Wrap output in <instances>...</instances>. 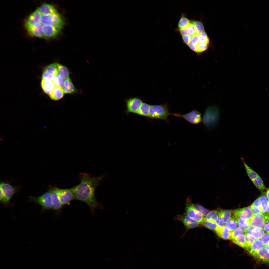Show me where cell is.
I'll return each mask as SVG.
<instances>
[{
	"mask_svg": "<svg viewBox=\"0 0 269 269\" xmlns=\"http://www.w3.org/2000/svg\"><path fill=\"white\" fill-rule=\"evenodd\" d=\"M79 178L80 183L71 188L75 199L86 203L93 212L99 205L95 197V192L102 177H92L88 173H81L80 174Z\"/></svg>",
	"mask_w": 269,
	"mask_h": 269,
	"instance_id": "cell-1",
	"label": "cell"
},
{
	"mask_svg": "<svg viewBox=\"0 0 269 269\" xmlns=\"http://www.w3.org/2000/svg\"><path fill=\"white\" fill-rule=\"evenodd\" d=\"M219 110L217 107L210 106L208 107L202 119L206 127L209 128L216 126L219 121Z\"/></svg>",
	"mask_w": 269,
	"mask_h": 269,
	"instance_id": "cell-2",
	"label": "cell"
},
{
	"mask_svg": "<svg viewBox=\"0 0 269 269\" xmlns=\"http://www.w3.org/2000/svg\"><path fill=\"white\" fill-rule=\"evenodd\" d=\"M170 113L165 104L150 106L148 117L151 118L167 120Z\"/></svg>",
	"mask_w": 269,
	"mask_h": 269,
	"instance_id": "cell-3",
	"label": "cell"
},
{
	"mask_svg": "<svg viewBox=\"0 0 269 269\" xmlns=\"http://www.w3.org/2000/svg\"><path fill=\"white\" fill-rule=\"evenodd\" d=\"M186 201L184 213L191 218L201 223L204 220V216L195 208L189 196L187 197Z\"/></svg>",
	"mask_w": 269,
	"mask_h": 269,
	"instance_id": "cell-4",
	"label": "cell"
},
{
	"mask_svg": "<svg viewBox=\"0 0 269 269\" xmlns=\"http://www.w3.org/2000/svg\"><path fill=\"white\" fill-rule=\"evenodd\" d=\"M40 22L43 25L48 24L62 28L64 24L62 18L57 12L49 15L42 14Z\"/></svg>",
	"mask_w": 269,
	"mask_h": 269,
	"instance_id": "cell-5",
	"label": "cell"
},
{
	"mask_svg": "<svg viewBox=\"0 0 269 269\" xmlns=\"http://www.w3.org/2000/svg\"><path fill=\"white\" fill-rule=\"evenodd\" d=\"M30 199L40 205L42 208V211L52 208L51 195L49 191L38 197H30Z\"/></svg>",
	"mask_w": 269,
	"mask_h": 269,
	"instance_id": "cell-6",
	"label": "cell"
},
{
	"mask_svg": "<svg viewBox=\"0 0 269 269\" xmlns=\"http://www.w3.org/2000/svg\"><path fill=\"white\" fill-rule=\"evenodd\" d=\"M174 219L181 222L183 224L186 229L185 233L189 229L199 226L200 224L190 218L184 213L176 215Z\"/></svg>",
	"mask_w": 269,
	"mask_h": 269,
	"instance_id": "cell-7",
	"label": "cell"
},
{
	"mask_svg": "<svg viewBox=\"0 0 269 269\" xmlns=\"http://www.w3.org/2000/svg\"><path fill=\"white\" fill-rule=\"evenodd\" d=\"M170 114L176 116L182 117L192 124H198L202 121L201 113L196 110H193L183 115L178 113H170Z\"/></svg>",
	"mask_w": 269,
	"mask_h": 269,
	"instance_id": "cell-8",
	"label": "cell"
},
{
	"mask_svg": "<svg viewBox=\"0 0 269 269\" xmlns=\"http://www.w3.org/2000/svg\"><path fill=\"white\" fill-rule=\"evenodd\" d=\"M58 195L59 200L63 205L66 204L75 199L74 195L71 188L66 189L59 188Z\"/></svg>",
	"mask_w": 269,
	"mask_h": 269,
	"instance_id": "cell-9",
	"label": "cell"
},
{
	"mask_svg": "<svg viewBox=\"0 0 269 269\" xmlns=\"http://www.w3.org/2000/svg\"><path fill=\"white\" fill-rule=\"evenodd\" d=\"M0 188L2 190L4 195L3 203H8L12 197L15 193L16 189L10 184L5 182L0 183Z\"/></svg>",
	"mask_w": 269,
	"mask_h": 269,
	"instance_id": "cell-10",
	"label": "cell"
},
{
	"mask_svg": "<svg viewBox=\"0 0 269 269\" xmlns=\"http://www.w3.org/2000/svg\"><path fill=\"white\" fill-rule=\"evenodd\" d=\"M232 212L235 218L244 220H250L253 215L249 206L232 210Z\"/></svg>",
	"mask_w": 269,
	"mask_h": 269,
	"instance_id": "cell-11",
	"label": "cell"
},
{
	"mask_svg": "<svg viewBox=\"0 0 269 269\" xmlns=\"http://www.w3.org/2000/svg\"><path fill=\"white\" fill-rule=\"evenodd\" d=\"M59 188L56 186H50L48 191L51 195L52 208L54 210H60L62 205L61 204L58 197V191Z\"/></svg>",
	"mask_w": 269,
	"mask_h": 269,
	"instance_id": "cell-12",
	"label": "cell"
},
{
	"mask_svg": "<svg viewBox=\"0 0 269 269\" xmlns=\"http://www.w3.org/2000/svg\"><path fill=\"white\" fill-rule=\"evenodd\" d=\"M126 102L128 111L136 114L143 103L141 99L137 97L128 99L126 100Z\"/></svg>",
	"mask_w": 269,
	"mask_h": 269,
	"instance_id": "cell-13",
	"label": "cell"
},
{
	"mask_svg": "<svg viewBox=\"0 0 269 269\" xmlns=\"http://www.w3.org/2000/svg\"><path fill=\"white\" fill-rule=\"evenodd\" d=\"M251 255L260 262H269V250L264 247L256 251Z\"/></svg>",
	"mask_w": 269,
	"mask_h": 269,
	"instance_id": "cell-14",
	"label": "cell"
},
{
	"mask_svg": "<svg viewBox=\"0 0 269 269\" xmlns=\"http://www.w3.org/2000/svg\"><path fill=\"white\" fill-rule=\"evenodd\" d=\"M62 28L49 25H43L42 30L44 38H50L56 36Z\"/></svg>",
	"mask_w": 269,
	"mask_h": 269,
	"instance_id": "cell-15",
	"label": "cell"
},
{
	"mask_svg": "<svg viewBox=\"0 0 269 269\" xmlns=\"http://www.w3.org/2000/svg\"><path fill=\"white\" fill-rule=\"evenodd\" d=\"M249 220L250 226L254 227L264 228L265 224L264 214L258 213L253 214Z\"/></svg>",
	"mask_w": 269,
	"mask_h": 269,
	"instance_id": "cell-16",
	"label": "cell"
},
{
	"mask_svg": "<svg viewBox=\"0 0 269 269\" xmlns=\"http://www.w3.org/2000/svg\"><path fill=\"white\" fill-rule=\"evenodd\" d=\"M41 15L38 9H36L26 19L25 23L26 28L31 27L39 22Z\"/></svg>",
	"mask_w": 269,
	"mask_h": 269,
	"instance_id": "cell-17",
	"label": "cell"
},
{
	"mask_svg": "<svg viewBox=\"0 0 269 269\" xmlns=\"http://www.w3.org/2000/svg\"><path fill=\"white\" fill-rule=\"evenodd\" d=\"M43 25L39 21L26 29L32 35L40 38H44L42 30Z\"/></svg>",
	"mask_w": 269,
	"mask_h": 269,
	"instance_id": "cell-18",
	"label": "cell"
},
{
	"mask_svg": "<svg viewBox=\"0 0 269 269\" xmlns=\"http://www.w3.org/2000/svg\"><path fill=\"white\" fill-rule=\"evenodd\" d=\"M38 9L41 14L44 15H49L57 12L54 7L49 4H42Z\"/></svg>",
	"mask_w": 269,
	"mask_h": 269,
	"instance_id": "cell-19",
	"label": "cell"
},
{
	"mask_svg": "<svg viewBox=\"0 0 269 269\" xmlns=\"http://www.w3.org/2000/svg\"><path fill=\"white\" fill-rule=\"evenodd\" d=\"M64 93L63 88L56 86L49 95L52 100L56 101L62 98L64 96Z\"/></svg>",
	"mask_w": 269,
	"mask_h": 269,
	"instance_id": "cell-20",
	"label": "cell"
},
{
	"mask_svg": "<svg viewBox=\"0 0 269 269\" xmlns=\"http://www.w3.org/2000/svg\"><path fill=\"white\" fill-rule=\"evenodd\" d=\"M64 93L66 94H72L75 93L76 90L69 77L64 81L63 88Z\"/></svg>",
	"mask_w": 269,
	"mask_h": 269,
	"instance_id": "cell-21",
	"label": "cell"
},
{
	"mask_svg": "<svg viewBox=\"0 0 269 269\" xmlns=\"http://www.w3.org/2000/svg\"><path fill=\"white\" fill-rule=\"evenodd\" d=\"M42 88L43 91L46 94H49L55 86L52 82L45 79H42L41 82Z\"/></svg>",
	"mask_w": 269,
	"mask_h": 269,
	"instance_id": "cell-22",
	"label": "cell"
},
{
	"mask_svg": "<svg viewBox=\"0 0 269 269\" xmlns=\"http://www.w3.org/2000/svg\"><path fill=\"white\" fill-rule=\"evenodd\" d=\"M215 231L217 235L221 238L225 240L230 239L231 231L225 226L221 228L217 227Z\"/></svg>",
	"mask_w": 269,
	"mask_h": 269,
	"instance_id": "cell-23",
	"label": "cell"
},
{
	"mask_svg": "<svg viewBox=\"0 0 269 269\" xmlns=\"http://www.w3.org/2000/svg\"><path fill=\"white\" fill-rule=\"evenodd\" d=\"M261 239H256L252 245L246 249L251 254L256 251L264 247Z\"/></svg>",
	"mask_w": 269,
	"mask_h": 269,
	"instance_id": "cell-24",
	"label": "cell"
},
{
	"mask_svg": "<svg viewBox=\"0 0 269 269\" xmlns=\"http://www.w3.org/2000/svg\"><path fill=\"white\" fill-rule=\"evenodd\" d=\"M58 70L59 74L63 79H66L69 77V73L68 69L65 66L56 63Z\"/></svg>",
	"mask_w": 269,
	"mask_h": 269,
	"instance_id": "cell-25",
	"label": "cell"
},
{
	"mask_svg": "<svg viewBox=\"0 0 269 269\" xmlns=\"http://www.w3.org/2000/svg\"><path fill=\"white\" fill-rule=\"evenodd\" d=\"M245 234H240L232 239V242L243 248H245Z\"/></svg>",
	"mask_w": 269,
	"mask_h": 269,
	"instance_id": "cell-26",
	"label": "cell"
},
{
	"mask_svg": "<svg viewBox=\"0 0 269 269\" xmlns=\"http://www.w3.org/2000/svg\"><path fill=\"white\" fill-rule=\"evenodd\" d=\"M150 106L147 103H143L136 114L142 116L148 117Z\"/></svg>",
	"mask_w": 269,
	"mask_h": 269,
	"instance_id": "cell-27",
	"label": "cell"
},
{
	"mask_svg": "<svg viewBox=\"0 0 269 269\" xmlns=\"http://www.w3.org/2000/svg\"><path fill=\"white\" fill-rule=\"evenodd\" d=\"M251 181L256 187L262 193L264 192L266 190L262 179L259 175Z\"/></svg>",
	"mask_w": 269,
	"mask_h": 269,
	"instance_id": "cell-28",
	"label": "cell"
},
{
	"mask_svg": "<svg viewBox=\"0 0 269 269\" xmlns=\"http://www.w3.org/2000/svg\"><path fill=\"white\" fill-rule=\"evenodd\" d=\"M260 201L262 210V213L265 214L266 212L269 200L265 194V192L262 193L258 197Z\"/></svg>",
	"mask_w": 269,
	"mask_h": 269,
	"instance_id": "cell-29",
	"label": "cell"
},
{
	"mask_svg": "<svg viewBox=\"0 0 269 269\" xmlns=\"http://www.w3.org/2000/svg\"><path fill=\"white\" fill-rule=\"evenodd\" d=\"M241 160L244 164L248 175L251 180L259 175L257 173L247 165L243 158H241Z\"/></svg>",
	"mask_w": 269,
	"mask_h": 269,
	"instance_id": "cell-30",
	"label": "cell"
},
{
	"mask_svg": "<svg viewBox=\"0 0 269 269\" xmlns=\"http://www.w3.org/2000/svg\"><path fill=\"white\" fill-rule=\"evenodd\" d=\"M44 70L53 76L59 74L56 63H54L47 66L45 67Z\"/></svg>",
	"mask_w": 269,
	"mask_h": 269,
	"instance_id": "cell-31",
	"label": "cell"
},
{
	"mask_svg": "<svg viewBox=\"0 0 269 269\" xmlns=\"http://www.w3.org/2000/svg\"><path fill=\"white\" fill-rule=\"evenodd\" d=\"M232 213V210H222L218 211V215L225 223L231 218Z\"/></svg>",
	"mask_w": 269,
	"mask_h": 269,
	"instance_id": "cell-32",
	"label": "cell"
},
{
	"mask_svg": "<svg viewBox=\"0 0 269 269\" xmlns=\"http://www.w3.org/2000/svg\"><path fill=\"white\" fill-rule=\"evenodd\" d=\"M238 223L236 219L234 217H231L226 223L225 226L229 230L232 231L236 228Z\"/></svg>",
	"mask_w": 269,
	"mask_h": 269,
	"instance_id": "cell-33",
	"label": "cell"
},
{
	"mask_svg": "<svg viewBox=\"0 0 269 269\" xmlns=\"http://www.w3.org/2000/svg\"><path fill=\"white\" fill-rule=\"evenodd\" d=\"M191 22L185 16L182 15L178 23V27L179 29L187 26L191 23Z\"/></svg>",
	"mask_w": 269,
	"mask_h": 269,
	"instance_id": "cell-34",
	"label": "cell"
},
{
	"mask_svg": "<svg viewBox=\"0 0 269 269\" xmlns=\"http://www.w3.org/2000/svg\"><path fill=\"white\" fill-rule=\"evenodd\" d=\"M219 217L218 211L213 210L210 212L205 216L204 219L208 220L215 222Z\"/></svg>",
	"mask_w": 269,
	"mask_h": 269,
	"instance_id": "cell-35",
	"label": "cell"
},
{
	"mask_svg": "<svg viewBox=\"0 0 269 269\" xmlns=\"http://www.w3.org/2000/svg\"><path fill=\"white\" fill-rule=\"evenodd\" d=\"M201 224L205 227L211 230L215 231L217 227L215 222L206 220L204 219Z\"/></svg>",
	"mask_w": 269,
	"mask_h": 269,
	"instance_id": "cell-36",
	"label": "cell"
},
{
	"mask_svg": "<svg viewBox=\"0 0 269 269\" xmlns=\"http://www.w3.org/2000/svg\"><path fill=\"white\" fill-rule=\"evenodd\" d=\"M263 228L255 227L253 230L251 234L256 239H260L264 233Z\"/></svg>",
	"mask_w": 269,
	"mask_h": 269,
	"instance_id": "cell-37",
	"label": "cell"
},
{
	"mask_svg": "<svg viewBox=\"0 0 269 269\" xmlns=\"http://www.w3.org/2000/svg\"><path fill=\"white\" fill-rule=\"evenodd\" d=\"M236 219L239 227L244 231L250 226L249 220H244L239 218H237Z\"/></svg>",
	"mask_w": 269,
	"mask_h": 269,
	"instance_id": "cell-38",
	"label": "cell"
},
{
	"mask_svg": "<svg viewBox=\"0 0 269 269\" xmlns=\"http://www.w3.org/2000/svg\"><path fill=\"white\" fill-rule=\"evenodd\" d=\"M63 80L58 74L54 76L52 81L55 86L63 88L64 85Z\"/></svg>",
	"mask_w": 269,
	"mask_h": 269,
	"instance_id": "cell-39",
	"label": "cell"
},
{
	"mask_svg": "<svg viewBox=\"0 0 269 269\" xmlns=\"http://www.w3.org/2000/svg\"><path fill=\"white\" fill-rule=\"evenodd\" d=\"M199 41V43L208 44L209 41V38L204 31H203L198 34Z\"/></svg>",
	"mask_w": 269,
	"mask_h": 269,
	"instance_id": "cell-40",
	"label": "cell"
},
{
	"mask_svg": "<svg viewBox=\"0 0 269 269\" xmlns=\"http://www.w3.org/2000/svg\"><path fill=\"white\" fill-rule=\"evenodd\" d=\"M245 235V248L247 249L252 245L256 239L252 234H246Z\"/></svg>",
	"mask_w": 269,
	"mask_h": 269,
	"instance_id": "cell-41",
	"label": "cell"
},
{
	"mask_svg": "<svg viewBox=\"0 0 269 269\" xmlns=\"http://www.w3.org/2000/svg\"><path fill=\"white\" fill-rule=\"evenodd\" d=\"M193 24L195 26L196 30V34L198 35L201 32L204 31V28L201 22L198 21L192 22Z\"/></svg>",
	"mask_w": 269,
	"mask_h": 269,
	"instance_id": "cell-42",
	"label": "cell"
},
{
	"mask_svg": "<svg viewBox=\"0 0 269 269\" xmlns=\"http://www.w3.org/2000/svg\"><path fill=\"white\" fill-rule=\"evenodd\" d=\"M207 44L199 43L196 46V53L198 54L201 53L206 50L208 48Z\"/></svg>",
	"mask_w": 269,
	"mask_h": 269,
	"instance_id": "cell-43",
	"label": "cell"
},
{
	"mask_svg": "<svg viewBox=\"0 0 269 269\" xmlns=\"http://www.w3.org/2000/svg\"><path fill=\"white\" fill-rule=\"evenodd\" d=\"M194 204L195 208L204 216L208 213L209 211L201 205L198 204Z\"/></svg>",
	"mask_w": 269,
	"mask_h": 269,
	"instance_id": "cell-44",
	"label": "cell"
},
{
	"mask_svg": "<svg viewBox=\"0 0 269 269\" xmlns=\"http://www.w3.org/2000/svg\"><path fill=\"white\" fill-rule=\"evenodd\" d=\"M187 35L192 36L196 34V30L195 26L191 22V23L186 27Z\"/></svg>",
	"mask_w": 269,
	"mask_h": 269,
	"instance_id": "cell-45",
	"label": "cell"
},
{
	"mask_svg": "<svg viewBox=\"0 0 269 269\" xmlns=\"http://www.w3.org/2000/svg\"><path fill=\"white\" fill-rule=\"evenodd\" d=\"M244 233H245L244 231L240 227H238L234 230L231 232L230 239L240 234Z\"/></svg>",
	"mask_w": 269,
	"mask_h": 269,
	"instance_id": "cell-46",
	"label": "cell"
},
{
	"mask_svg": "<svg viewBox=\"0 0 269 269\" xmlns=\"http://www.w3.org/2000/svg\"><path fill=\"white\" fill-rule=\"evenodd\" d=\"M265 220V224L263 229L266 232H269V215L264 214Z\"/></svg>",
	"mask_w": 269,
	"mask_h": 269,
	"instance_id": "cell-47",
	"label": "cell"
},
{
	"mask_svg": "<svg viewBox=\"0 0 269 269\" xmlns=\"http://www.w3.org/2000/svg\"><path fill=\"white\" fill-rule=\"evenodd\" d=\"M261 239L264 246L266 245L269 243V234L267 232L264 233Z\"/></svg>",
	"mask_w": 269,
	"mask_h": 269,
	"instance_id": "cell-48",
	"label": "cell"
},
{
	"mask_svg": "<svg viewBox=\"0 0 269 269\" xmlns=\"http://www.w3.org/2000/svg\"><path fill=\"white\" fill-rule=\"evenodd\" d=\"M53 77V76L44 70L42 74V79H45L50 81H52Z\"/></svg>",
	"mask_w": 269,
	"mask_h": 269,
	"instance_id": "cell-49",
	"label": "cell"
},
{
	"mask_svg": "<svg viewBox=\"0 0 269 269\" xmlns=\"http://www.w3.org/2000/svg\"><path fill=\"white\" fill-rule=\"evenodd\" d=\"M190 43L193 45L196 46L199 43L198 35L195 34L193 35Z\"/></svg>",
	"mask_w": 269,
	"mask_h": 269,
	"instance_id": "cell-50",
	"label": "cell"
},
{
	"mask_svg": "<svg viewBox=\"0 0 269 269\" xmlns=\"http://www.w3.org/2000/svg\"><path fill=\"white\" fill-rule=\"evenodd\" d=\"M192 36L188 35H182V38L184 42L186 44L188 45L190 43Z\"/></svg>",
	"mask_w": 269,
	"mask_h": 269,
	"instance_id": "cell-51",
	"label": "cell"
},
{
	"mask_svg": "<svg viewBox=\"0 0 269 269\" xmlns=\"http://www.w3.org/2000/svg\"><path fill=\"white\" fill-rule=\"evenodd\" d=\"M252 204L255 207L259 208L261 212V213L262 214L261 203L260 201L258 198H257L255 200Z\"/></svg>",
	"mask_w": 269,
	"mask_h": 269,
	"instance_id": "cell-52",
	"label": "cell"
},
{
	"mask_svg": "<svg viewBox=\"0 0 269 269\" xmlns=\"http://www.w3.org/2000/svg\"><path fill=\"white\" fill-rule=\"evenodd\" d=\"M217 227L221 228L224 227L225 226V222L219 216L217 220L215 221Z\"/></svg>",
	"mask_w": 269,
	"mask_h": 269,
	"instance_id": "cell-53",
	"label": "cell"
},
{
	"mask_svg": "<svg viewBox=\"0 0 269 269\" xmlns=\"http://www.w3.org/2000/svg\"><path fill=\"white\" fill-rule=\"evenodd\" d=\"M249 207L251 208L253 214L258 213H261V212L259 208L254 206L252 204Z\"/></svg>",
	"mask_w": 269,
	"mask_h": 269,
	"instance_id": "cell-54",
	"label": "cell"
},
{
	"mask_svg": "<svg viewBox=\"0 0 269 269\" xmlns=\"http://www.w3.org/2000/svg\"><path fill=\"white\" fill-rule=\"evenodd\" d=\"M254 228L251 226H249L246 230L244 231L245 234H251Z\"/></svg>",
	"mask_w": 269,
	"mask_h": 269,
	"instance_id": "cell-55",
	"label": "cell"
},
{
	"mask_svg": "<svg viewBox=\"0 0 269 269\" xmlns=\"http://www.w3.org/2000/svg\"><path fill=\"white\" fill-rule=\"evenodd\" d=\"M189 48L192 50L196 52V46L192 44L191 43L188 45Z\"/></svg>",
	"mask_w": 269,
	"mask_h": 269,
	"instance_id": "cell-56",
	"label": "cell"
},
{
	"mask_svg": "<svg viewBox=\"0 0 269 269\" xmlns=\"http://www.w3.org/2000/svg\"><path fill=\"white\" fill-rule=\"evenodd\" d=\"M265 193L269 201V187L266 189Z\"/></svg>",
	"mask_w": 269,
	"mask_h": 269,
	"instance_id": "cell-57",
	"label": "cell"
},
{
	"mask_svg": "<svg viewBox=\"0 0 269 269\" xmlns=\"http://www.w3.org/2000/svg\"><path fill=\"white\" fill-rule=\"evenodd\" d=\"M265 214H266L269 215V201L268 202V204L267 207L266 212Z\"/></svg>",
	"mask_w": 269,
	"mask_h": 269,
	"instance_id": "cell-58",
	"label": "cell"
},
{
	"mask_svg": "<svg viewBox=\"0 0 269 269\" xmlns=\"http://www.w3.org/2000/svg\"><path fill=\"white\" fill-rule=\"evenodd\" d=\"M264 247L267 248L269 250V243L266 245L264 246Z\"/></svg>",
	"mask_w": 269,
	"mask_h": 269,
	"instance_id": "cell-59",
	"label": "cell"
},
{
	"mask_svg": "<svg viewBox=\"0 0 269 269\" xmlns=\"http://www.w3.org/2000/svg\"><path fill=\"white\" fill-rule=\"evenodd\" d=\"M268 233L269 234V232H268Z\"/></svg>",
	"mask_w": 269,
	"mask_h": 269,
	"instance_id": "cell-60",
	"label": "cell"
}]
</instances>
